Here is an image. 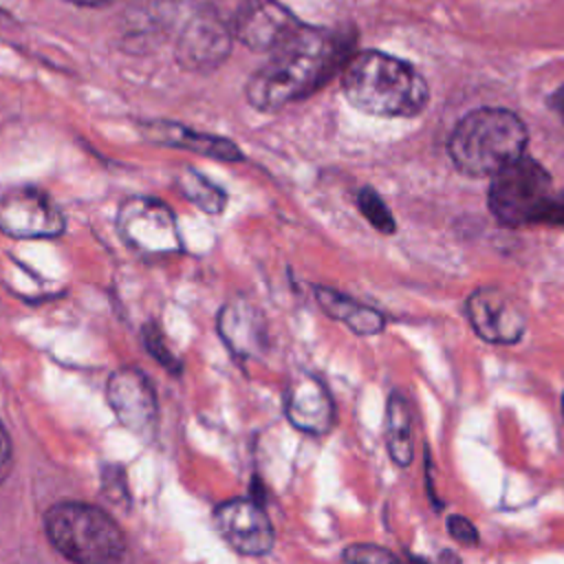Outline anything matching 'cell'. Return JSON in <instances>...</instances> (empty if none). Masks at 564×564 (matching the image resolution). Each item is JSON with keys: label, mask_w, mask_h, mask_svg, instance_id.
I'll return each instance as SVG.
<instances>
[{"label": "cell", "mask_w": 564, "mask_h": 564, "mask_svg": "<svg viewBox=\"0 0 564 564\" xmlns=\"http://www.w3.org/2000/svg\"><path fill=\"white\" fill-rule=\"evenodd\" d=\"M344 40L322 26L302 24L249 77L247 99L262 112L280 110L317 90L344 59Z\"/></svg>", "instance_id": "1"}, {"label": "cell", "mask_w": 564, "mask_h": 564, "mask_svg": "<svg viewBox=\"0 0 564 564\" xmlns=\"http://www.w3.org/2000/svg\"><path fill=\"white\" fill-rule=\"evenodd\" d=\"M341 90L357 110L375 117H416L430 99L423 75L381 51L352 55L341 73Z\"/></svg>", "instance_id": "2"}, {"label": "cell", "mask_w": 564, "mask_h": 564, "mask_svg": "<svg viewBox=\"0 0 564 564\" xmlns=\"http://www.w3.org/2000/svg\"><path fill=\"white\" fill-rule=\"evenodd\" d=\"M529 132L522 119L505 108H476L452 130L447 150L465 176H489L524 154Z\"/></svg>", "instance_id": "3"}, {"label": "cell", "mask_w": 564, "mask_h": 564, "mask_svg": "<svg viewBox=\"0 0 564 564\" xmlns=\"http://www.w3.org/2000/svg\"><path fill=\"white\" fill-rule=\"evenodd\" d=\"M44 531L57 553L79 564H108L126 553V535L101 509L86 502H57L44 513Z\"/></svg>", "instance_id": "4"}, {"label": "cell", "mask_w": 564, "mask_h": 564, "mask_svg": "<svg viewBox=\"0 0 564 564\" xmlns=\"http://www.w3.org/2000/svg\"><path fill=\"white\" fill-rule=\"evenodd\" d=\"M553 198L551 174L531 156H520L494 174L489 185V212L507 227L542 223Z\"/></svg>", "instance_id": "5"}, {"label": "cell", "mask_w": 564, "mask_h": 564, "mask_svg": "<svg viewBox=\"0 0 564 564\" xmlns=\"http://www.w3.org/2000/svg\"><path fill=\"white\" fill-rule=\"evenodd\" d=\"M234 33L209 7L189 9L176 33L174 55L181 68L207 73L220 66L231 51Z\"/></svg>", "instance_id": "6"}, {"label": "cell", "mask_w": 564, "mask_h": 564, "mask_svg": "<svg viewBox=\"0 0 564 564\" xmlns=\"http://www.w3.org/2000/svg\"><path fill=\"white\" fill-rule=\"evenodd\" d=\"M302 24L304 22L280 0H240L231 33L247 48L271 53Z\"/></svg>", "instance_id": "7"}, {"label": "cell", "mask_w": 564, "mask_h": 564, "mask_svg": "<svg viewBox=\"0 0 564 564\" xmlns=\"http://www.w3.org/2000/svg\"><path fill=\"white\" fill-rule=\"evenodd\" d=\"M119 229L134 249L159 256L181 249L172 212L152 198H130L119 209Z\"/></svg>", "instance_id": "8"}, {"label": "cell", "mask_w": 564, "mask_h": 564, "mask_svg": "<svg viewBox=\"0 0 564 564\" xmlns=\"http://www.w3.org/2000/svg\"><path fill=\"white\" fill-rule=\"evenodd\" d=\"M214 527L225 544L240 555H264L275 544L273 524L256 500L234 498L218 505Z\"/></svg>", "instance_id": "9"}, {"label": "cell", "mask_w": 564, "mask_h": 564, "mask_svg": "<svg viewBox=\"0 0 564 564\" xmlns=\"http://www.w3.org/2000/svg\"><path fill=\"white\" fill-rule=\"evenodd\" d=\"M467 317L476 335L489 344H516L524 335L527 315L520 304L496 286H480L467 297Z\"/></svg>", "instance_id": "10"}, {"label": "cell", "mask_w": 564, "mask_h": 564, "mask_svg": "<svg viewBox=\"0 0 564 564\" xmlns=\"http://www.w3.org/2000/svg\"><path fill=\"white\" fill-rule=\"evenodd\" d=\"M0 231L15 238H53L64 231V216L46 192L13 189L0 198Z\"/></svg>", "instance_id": "11"}, {"label": "cell", "mask_w": 564, "mask_h": 564, "mask_svg": "<svg viewBox=\"0 0 564 564\" xmlns=\"http://www.w3.org/2000/svg\"><path fill=\"white\" fill-rule=\"evenodd\" d=\"M108 403L121 425L148 438L156 425V394L148 377L137 368H121L108 379Z\"/></svg>", "instance_id": "12"}, {"label": "cell", "mask_w": 564, "mask_h": 564, "mask_svg": "<svg viewBox=\"0 0 564 564\" xmlns=\"http://www.w3.org/2000/svg\"><path fill=\"white\" fill-rule=\"evenodd\" d=\"M286 419L302 432L326 434L335 421V405L326 386L313 375H297L286 390Z\"/></svg>", "instance_id": "13"}, {"label": "cell", "mask_w": 564, "mask_h": 564, "mask_svg": "<svg viewBox=\"0 0 564 564\" xmlns=\"http://www.w3.org/2000/svg\"><path fill=\"white\" fill-rule=\"evenodd\" d=\"M143 134L152 143L198 152V154H205V156H212L218 161H240L242 159L240 148L234 145L229 139L196 132V130L185 128L174 121H145Z\"/></svg>", "instance_id": "14"}, {"label": "cell", "mask_w": 564, "mask_h": 564, "mask_svg": "<svg viewBox=\"0 0 564 564\" xmlns=\"http://www.w3.org/2000/svg\"><path fill=\"white\" fill-rule=\"evenodd\" d=\"M218 330L236 355H256L264 341V324L260 313L247 302H229L218 313Z\"/></svg>", "instance_id": "15"}, {"label": "cell", "mask_w": 564, "mask_h": 564, "mask_svg": "<svg viewBox=\"0 0 564 564\" xmlns=\"http://www.w3.org/2000/svg\"><path fill=\"white\" fill-rule=\"evenodd\" d=\"M315 295H317V302L319 306L337 322H344L352 333L357 335H377L383 330L386 326V319L379 311L348 297V295H341L333 289H326V286H317L315 289Z\"/></svg>", "instance_id": "16"}, {"label": "cell", "mask_w": 564, "mask_h": 564, "mask_svg": "<svg viewBox=\"0 0 564 564\" xmlns=\"http://www.w3.org/2000/svg\"><path fill=\"white\" fill-rule=\"evenodd\" d=\"M386 445L392 460L401 467L412 463L414 443H412V423L410 408L399 392H392L386 408Z\"/></svg>", "instance_id": "17"}, {"label": "cell", "mask_w": 564, "mask_h": 564, "mask_svg": "<svg viewBox=\"0 0 564 564\" xmlns=\"http://www.w3.org/2000/svg\"><path fill=\"white\" fill-rule=\"evenodd\" d=\"M178 185L183 194L207 214H220L225 209V192L216 187L212 181H207L203 174H198L196 170L187 167L178 176Z\"/></svg>", "instance_id": "18"}, {"label": "cell", "mask_w": 564, "mask_h": 564, "mask_svg": "<svg viewBox=\"0 0 564 564\" xmlns=\"http://www.w3.org/2000/svg\"><path fill=\"white\" fill-rule=\"evenodd\" d=\"M357 207L364 214V218L381 234H394L397 223L388 209V205L381 200V196L372 187H361L357 192Z\"/></svg>", "instance_id": "19"}, {"label": "cell", "mask_w": 564, "mask_h": 564, "mask_svg": "<svg viewBox=\"0 0 564 564\" xmlns=\"http://www.w3.org/2000/svg\"><path fill=\"white\" fill-rule=\"evenodd\" d=\"M143 339H145L148 350L154 355V359H156L161 366H165V368H167V370H172V372H178L181 361L170 352V348L165 346V341H163L161 333L156 330V326H145V330H143Z\"/></svg>", "instance_id": "20"}, {"label": "cell", "mask_w": 564, "mask_h": 564, "mask_svg": "<svg viewBox=\"0 0 564 564\" xmlns=\"http://www.w3.org/2000/svg\"><path fill=\"white\" fill-rule=\"evenodd\" d=\"M344 562H397L399 557L383 549V546H375V544H352L341 553Z\"/></svg>", "instance_id": "21"}, {"label": "cell", "mask_w": 564, "mask_h": 564, "mask_svg": "<svg viewBox=\"0 0 564 564\" xmlns=\"http://www.w3.org/2000/svg\"><path fill=\"white\" fill-rule=\"evenodd\" d=\"M447 531L449 535L458 542V544H465V546H474L478 544V531L476 527L463 518V516H449L447 518Z\"/></svg>", "instance_id": "22"}, {"label": "cell", "mask_w": 564, "mask_h": 564, "mask_svg": "<svg viewBox=\"0 0 564 564\" xmlns=\"http://www.w3.org/2000/svg\"><path fill=\"white\" fill-rule=\"evenodd\" d=\"M13 467V447H11V438L0 421V485L7 480L9 471Z\"/></svg>", "instance_id": "23"}, {"label": "cell", "mask_w": 564, "mask_h": 564, "mask_svg": "<svg viewBox=\"0 0 564 564\" xmlns=\"http://www.w3.org/2000/svg\"><path fill=\"white\" fill-rule=\"evenodd\" d=\"M542 223L544 225H564V192L560 196L551 198Z\"/></svg>", "instance_id": "24"}, {"label": "cell", "mask_w": 564, "mask_h": 564, "mask_svg": "<svg viewBox=\"0 0 564 564\" xmlns=\"http://www.w3.org/2000/svg\"><path fill=\"white\" fill-rule=\"evenodd\" d=\"M549 104H551V108L557 112V117L564 121V86H560V88L551 95Z\"/></svg>", "instance_id": "25"}, {"label": "cell", "mask_w": 564, "mask_h": 564, "mask_svg": "<svg viewBox=\"0 0 564 564\" xmlns=\"http://www.w3.org/2000/svg\"><path fill=\"white\" fill-rule=\"evenodd\" d=\"M66 2H70V4H75V7H88V9H99V7H108V4H112L115 0H66Z\"/></svg>", "instance_id": "26"}, {"label": "cell", "mask_w": 564, "mask_h": 564, "mask_svg": "<svg viewBox=\"0 0 564 564\" xmlns=\"http://www.w3.org/2000/svg\"><path fill=\"white\" fill-rule=\"evenodd\" d=\"M441 560H452V562H458V555H454V553H443V555H441Z\"/></svg>", "instance_id": "27"}, {"label": "cell", "mask_w": 564, "mask_h": 564, "mask_svg": "<svg viewBox=\"0 0 564 564\" xmlns=\"http://www.w3.org/2000/svg\"><path fill=\"white\" fill-rule=\"evenodd\" d=\"M562 416H564V394H562Z\"/></svg>", "instance_id": "28"}]
</instances>
